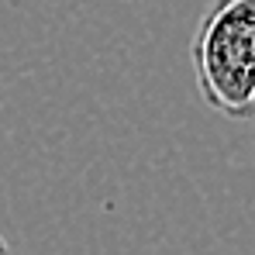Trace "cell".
Returning a JSON list of instances; mask_svg holds the SVG:
<instances>
[{
  "label": "cell",
  "instance_id": "obj_2",
  "mask_svg": "<svg viewBox=\"0 0 255 255\" xmlns=\"http://www.w3.org/2000/svg\"><path fill=\"white\" fill-rule=\"evenodd\" d=\"M3 252H7V242H3V238H0V255H3Z\"/></svg>",
  "mask_w": 255,
  "mask_h": 255
},
{
  "label": "cell",
  "instance_id": "obj_1",
  "mask_svg": "<svg viewBox=\"0 0 255 255\" xmlns=\"http://www.w3.org/2000/svg\"><path fill=\"white\" fill-rule=\"evenodd\" d=\"M200 100L228 121L255 114V0H207L190 38Z\"/></svg>",
  "mask_w": 255,
  "mask_h": 255
}]
</instances>
